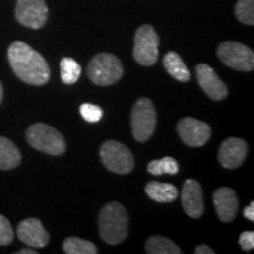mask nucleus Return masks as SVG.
<instances>
[{"mask_svg": "<svg viewBox=\"0 0 254 254\" xmlns=\"http://www.w3.org/2000/svg\"><path fill=\"white\" fill-rule=\"evenodd\" d=\"M9 65L15 75L26 84L41 86L49 82L51 71L44 57L24 41H14L8 47Z\"/></svg>", "mask_w": 254, "mask_h": 254, "instance_id": "nucleus-1", "label": "nucleus"}, {"mask_svg": "<svg viewBox=\"0 0 254 254\" xmlns=\"http://www.w3.org/2000/svg\"><path fill=\"white\" fill-rule=\"evenodd\" d=\"M99 234L109 245H118L126 239L128 233V215L118 201L109 202L100 209L98 217Z\"/></svg>", "mask_w": 254, "mask_h": 254, "instance_id": "nucleus-2", "label": "nucleus"}, {"mask_svg": "<svg viewBox=\"0 0 254 254\" xmlns=\"http://www.w3.org/2000/svg\"><path fill=\"white\" fill-rule=\"evenodd\" d=\"M124 75V66L118 57L111 53H99L87 65V77L98 86H110Z\"/></svg>", "mask_w": 254, "mask_h": 254, "instance_id": "nucleus-3", "label": "nucleus"}, {"mask_svg": "<svg viewBox=\"0 0 254 254\" xmlns=\"http://www.w3.org/2000/svg\"><path fill=\"white\" fill-rule=\"evenodd\" d=\"M26 139L32 147L50 155H62L66 141L58 129L46 124H34L26 131Z\"/></svg>", "mask_w": 254, "mask_h": 254, "instance_id": "nucleus-4", "label": "nucleus"}, {"mask_svg": "<svg viewBox=\"0 0 254 254\" xmlns=\"http://www.w3.org/2000/svg\"><path fill=\"white\" fill-rule=\"evenodd\" d=\"M131 125L133 136L136 141L150 140L157 125V112L151 99L140 98L134 104L131 113Z\"/></svg>", "mask_w": 254, "mask_h": 254, "instance_id": "nucleus-5", "label": "nucleus"}, {"mask_svg": "<svg viewBox=\"0 0 254 254\" xmlns=\"http://www.w3.org/2000/svg\"><path fill=\"white\" fill-rule=\"evenodd\" d=\"M100 158L105 167L117 174H127L134 168V157L132 152L122 142L109 140L100 148Z\"/></svg>", "mask_w": 254, "mask_h": 254, "instance_id": "nucleus-6", "label": "nucleus"}, {"mask_svg": "<svg viewBox=\"0 0 254 254\" xmlns=\"http://www.w3.org/2000/svg\"><path fill=\"white\" fill-rule=\"evenodd\" d=\"M159 37L151 25H142L134 34L133 57L142 66H152L159 58Z\"/></svg>", "mask_w": 254, "mask_h": 254, "instance_id": "nucleus-7", "label": "nucleus"}, {"mask_svg": "<svg viewBox=\"0 0 254 254\" xmlns=\"http://www.w3.org/2000/svg\"><path fill=\"white\" fill-rule=\"evenodd\" d=\"M219 59L228 67L241 72H251L254 68V53L249 46L238 41H224L217 50Z\"/></svg>", "mask_w": 254, "mask_h": 254, "instance_id": "nucleus-8", "label": "nucleus"}, {"mask_svg": "<svg viewBox=\"0 0 254 254\" xmlns=\"http://www.w3.org/2000/svg\"><path fill=\"white\" fill-rule=\"evenodd\" d=\"M15 18L25 27L33 30L44 27L49 18V8L45 0H18Z\"/></svg>", "mask_w": 254, "mask_h": 254, "instance_id": "nucleus-9", "label": "nucleus"}, {"mask_svg": "<svg viewBox=\"0 0 254 254\" xmlns=\"http://www.w3.org/2000/svg\"><path fill=\"white\" fill-rule=\"evenodd\" d=\"M178 133L180 139L187 146L192 147H200L204 146L211 138V127L208 124L200 120L186 117L178 123Z\"/></svg>", "mask_w": 254, "mask_h": 254, "instance_id": "nucleus-10", "label": "nucleus"}, {"mask_svg": "<svg viewBox=\"0 0 254 254\" xmlns=\"http://www.w3.org/2000/svg\"><path fill=\"white\" fill-rule=\"evenodd\" d=\"M196 78L202 91L213 100H224L228 95V88L219 78L214 69L207 64H199L195 68Z\"/></svg>", "mask_w": 254, "mask_h": 254, "instance_id": "nucleus-11", "label": "nucleus"}, {"mask_svg": "<svg viewBox=\"0 0 254 254\" xmlns=\"http://www.w3.org/2000/svg\"><path fill=\"white\" fill-rule=\"evenodd\" d=\"M249 146L244 139L240 138H228L222 141L219 148L218 159L225 168L234 170L241 166V164L245 160Z\"/></svg>", "mask_w": 254, "mask_h": 254, "instance_id": "nucleus-12", "label": "nucleus"}, {"mask_svg": "<svg viewBox=\"0 0 254 254\" xmlns=\"http://www.w3.org/2000/svg\"><path fill=\"white\" fill-rule=\"evenodd\" d=\"M17 234L19 240L34 249L45 247L50 243L49 232L36 218H28L21 221L18 225Z\"/></svg>", "mask_w": 254, "mask_h": 254, "instance_id": "nucleus-13", "label": "nucleus"}, {"mask_svg": "<svg viewBox=\"0 0 254 254\" xmlns=\"http://www.w3.org/2000/svg\"><path fill=\"white\" fill-rule=\"evenodd\" d=\"M182 205L190 218L198 219L204 213V194L199 182L187 179L182 190Z\"/></svg>", "mask_w": 254, "mask_h": 254, "instance_id": "nucleus-14", "label": "nucleus"}, {"mask_svg": "<svg viewBox=\"0 0 254 254\" xmlns=\"http://www.w3.org/2000/svg\"><path fill=\"white\" fill-rule=\"evenodd\" d=\"M213 201L218 218L222 222H231L236 219L239 209V200L236 190L230 187L218 189L213 194Z\"/></svg>", "mask_w": 254, "mask_h": 254, "instance_id": "nucleus-15", "label": "nucleus"}, {"mask_svg": "<svg viewBox=\"0 0 254 254\" xmlns=\"http://www.w3.org/2000/svg\"><path fill=\"white\" fill-rule=\"evenodd\" d=\"M146 194L157 202H172L178 198L179 192L172 184L150 182L145 186Z\"/></svg>", "mask_w": 254, "mask_h": 254, "instance_id": "nucleus-16", "label": "nucleus"}, {"mask_svg": "<svg viewBox=\"0 0 254 254\" xmlns=\"http://www.w3.org/2000/svg\"><path fill=\"white\" fill-rule=\"evenodd\" d=\"M20 163L21 154L17 146L9 139L0 136V170H12L18 167Z\"/></svg>", "mask_w": 254, "mask_h": 254, "instance_id": "nucleus-17", "label": "nucleus"}, {"mask_svg": "<svg viewBox=\"0 0 254 254\" xmlns=\"http://www.w3.org/2000/svg\"><path fill=\"white\" fill-rule=\"evenodd\" d=\"M163 64L164 67L170 73L171 77H173L176 80L182 82L190 81V73L185 65V63H184V60L182 59V57L178 55V53L170 51V52L165 55Z\"/></svg>", "mask_w": 254, "mask_h": 254, "instance_id": "nucleus-18", "label": "nucleus"}, {"mask_svg": "<svg viewBox=\"0 0 254 254\" xmlns=\"http://www.w3.org/2000/svg\"><path fill=\"white\" fill-rule=\"evenodd\" d=\"M146 252L148 254H182L183 251L172 240L163 236H154L146 241Z\"/></svg>", "mask_w": 254, "mask_h": 254, "instance_id": "nucleus-19", "label": "nucleus"}, {"mask_svg": "<svg viewBox=\"0 0 254 254\" xmlns=\"http://www.w3.org/2000/svg\"><path fill=\"white\" fill-rule=\"evenodd\" d=\"M64 252L66 254H97L98 249L93 243L80 239L77 237H69L64 240Z\"/></svg>", "mask_w": 254, "mask_h": 254, "instance_id": "nucleus-20", "label": "nucleus"}, {"mask_svg": "<svg viewBox=\"0 0 254 254\" xmlns=\"http://www.w3.org/2000/svg\"><path fill=\"white\" fill-rule=\"evenodd\" d=\"M81 74V66L74 59L65 57L60 60V78L66 85H73L79 80Z\"/></svg>", "mask_w": 254, "mask_h": 254, "instance_id": "nucleus-21", "label": "nucleus"}, {"mask_svg": "<svg viewBox=\"0 0 254 254\" xmlns=\"http://www.w3.org/2000/svg\"><path fill=\"white\" fill-rule=\"evenodd\" d=\"M147 171L152 176H161V174H177L179 172L178 161L172 157H165L159 160H152L147 165Z\"/></svg>", "mask_w": 254, "mask_h": 254, "instance_id": "nucleus-22", "label": "nucleus"}, {"mask_svg": "<svg viewBox=\"0 0 254 254\" xmlns=\"http://www.w3.org/2000/svg\"><path fill=\"white\" fill-rule=\"evenodd\" d=\"M236 15L240 23L254 25V0H239L236 5Z\"/></svg>", "mask_w": 254, "mask_h": 254, "instance_id": "nucleus-23", "label": "nucleus"}, {"mask_svg": "<svg viewBox=\"0 0 254 254\" xmlns=\"http://www.w3.org/2000/svg\"><path fill=\"white\" fill-rule=\"evenodd\" d=\"M79 111H80L82 118L88 123H98L101 119V117H103V110L99 106H97V105L90 103L80 105Z\"/></svg>", "mask_w": 254, "mask_h": 254, "instance_id": "nucleus-24", "label": "nucleus"}, {"mask_svg": "<svg viewBox=\"0 0 254 254\" xmlns=\"http://www.w3.org/2000/svg\"><path fill=\"white\" fill-rule=\"evenodd\" d=\"M13 237L14 233L8 219L0 214V245H9L12 243V240H13Z\"/></svg>", "mask_w": 254, "mask_h": 254, "instance_id": "nucleus-25", "label": "nucleus"}, {"mask_svg": "<svg viewBox=\"0 0 254 254\" xmlns=\"http://www.w3.org/2000/svg\"><path fill=\"white\" fill-rule=\"evenodd\" d=\"M239 245L244 251H251L254 247V232L245 231L240 234Z\"/></svg>", "mask_w": 254, "mask_h": 254, "instance_id": "nucleus-26", "label": "nucleus"}, {"mask_svg": "<svg viewBox=\"0 0 254 254\" xmlns=\"http://www.w3.org/2000/svg\"><path fill=\"white\" fill-rule=\"evenodd\" d=\"M194 253L195 254H214L215 252L212 250V247H209L207 245H199L195 247Z\"/></svg>", "mask_w": 254, "mask_h": 254, "instance_id": "nucleus-27", "label": "nucleus"}, {"mask_svg": "<svg viewBox=\"0 0 254 254\" xmlns=\"http://www.w3.org/2000/svg\"><path fill=\"white\" fill-rule=\"evenodd\" d=\"M244 215L250 221H254V201L251 202L250 206L245 207V209H244Z\"/></svg>", "mask_w": 254, "mask_h": 254, "instance_id": "nucleus-28", "label": "nucleus"}, {"mask_svg": "<svg viewBox=\"0 0 254 254\" xmlns=\"http://www.w3.org/2000/svg\"><path fill=\"white\" fill-rule=\"evenodd\" d=\"M37 253H38L37 251L31 250V249H23V250L18 251V252H17V254H37Z\"/></svg>", "mask_w": 254, "mask_h": 254, "instance_id": "nucleus-29", "label": "nucleus"}, {"mask_svg": "<svg viewBox=\"0 0 254 254\" xmlns=\"http://www.w3.org/2000/svg\"><path fill=\"white\" fill-rule=\"evenodd\" d=\"M2 95H4V90H2V85H1V81H0V104H1V100H2Z\"/></svg>", "mask_w": 254, "mask_h": 254, "instance_id": "nucleus-30", "label": "nucleus"}]
</instances>
